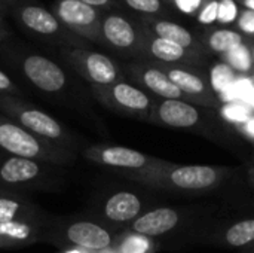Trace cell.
<instances>
[{"mask_svg": "<svg viewBox=\"0 0 254 253\" xmlns=\"http://www.w3.org/2000/svg\"><path fill=\"white\" fill-rule=\"evenodd\" d=\"M0 151L6 155L27 158L43 164L65 166L74 161L71 149L30 133L3 113H0Z\"/></svg>", "mask_w": 254, "mask_h": 253, "instance_id": "cell-1", "label": "cell"}, {"mask_svg": "<svg viewBox=\"0 0 254 253\" xmlns=\"http://www.w3.org/2000/svg\"><path fill=\"white\" fill-rule=\"evenodd\" d=\"M146 183L180 191H205L219 185L226 174L225 169L211 166H170L156 161L152 167L134 173Z\"/></svg>", "mask_w": 254, "mask_h": 253, "instance_id": "cell-2", "label": "cell"}, {"mask_svg": "<svg viewBox=\"0 0 254 253\" xmlns=\"http://www.w3.org/2000/svg\"><path fill=\"white\" fill-rule=\"evenodd\" d=\"M0 112L45 140L68 149L73 148V137L61 122L16 95L0 94Z\"/></svg>", "mask_w": 254, "mask_h": 253, "instance_id": "cell-3", "label": "cell"}, {"mask_svg": "<svg viewBox=\"0 0 254 253\" xmlns=\"http://www.w3.org/2000/svg\"><path fill=\"white\" fill-rule=\"evenodd\" d=\"M63 60L83 76L92 86H109L119 82L121 73L112 58L101 52L88 51L79 46L61 48Z\"/></svg>", "mask_w": 254, "mask_h": 253, "instance_id": "cell-4", "label": "cell"}, {"mask_svg": "<svg viewBox=\"0 0 254 253\" xmlns=\"http://www.w3.org/2000/svg\"><path fill=\"white\" fill-rule=\"evenodd\" d=\"M52 13L74 36L88 40H101V18L95 7L80 0H54Z\"/></svg>", "mask_w": 254, "mask_h": 253, "instance_id": "cell-5", "label": "cell"}, {"mask_svg": "<svg viewBox=\"0 0 254 253\" xmlns=\"http://www.w3.org/2000/svg\"><path fill=\"white\" fill-rule=\"evenodd\" d=\"M92 92L104 106L137 118L149 119L153 101L140 88L119 81L109 86H92Z\"/></svg>", "mask_w": 254, "mask_h": 253, "instance_id": "cell-6", "label": "cell"}, {"mask_svg": "<svg viewBox=\"0 0 254 253\" xmlns=\"http://www.w3.org/2000/svg\"><path fill=\"white\" fill-rule=\"evenodd\" d=\"M15 16L25 30L36 36L58 40V43H68V46H76V36L58 21L51 9L36 3H22L16 6Z\"/></svg>", "mask_w": 254, "mask_h": 253, "instance_id": "cell-7", "label": "cell"}, {"mask_svg": "<svg viewBox=\"0 0 254 253\" xmlns=\"http://www.w3.org/2000/svg\"><path fill=\"white\" fill-rule=\"evenodd\" d=\"M85 158L110 169L127 170V171H143L152 167L156 160L152 157L141 154L135 149H129L125 146L115 145H92L85 149Z\"/></svg>", "mask_w": 254, "mask_h": 253, "instance_id": "cell-8", "label": "cell"}, {"mask_svg": "<svg viewBox=\"0 0 254 253\" xmlns=\"http://www.w3.org/2000/svg\"><path fill=\"white\" fill-rule=\"evenodd\" d=\"M21 72L33 86L48 94L60 92L67 85V76L63 67L40 54L24 57L21 61Z\"/></svg>", "mask_w": 254, "mask_h": 253, "instance_id": "cell-9", "label": "cell"}, {"mask_svg": "<svg viewBox=\"0 0 254 253\" xmlns=\"http://www.w3.org/2000/svg\"><path fill=\"white\" fill-rule=\"evenodd\" d=\"M45 166L43 163L27 158L0 155V189L6 191L39 180L45 173Z\"/></svg>", "mask_w": 254, "mask_h": 253, "instance_id": "cell-10", "label": "cell"}, {"mask_svg": "<svg viewBox=\"0 0 254 253\" xmlns=\"http://www.w3.org/2000/svg\"><path fill=\"white\" fill-rule=\"evenodd\" d=\"M149 121L173 128H193L201 122V110L185 100L164 98L152 107Z\"/></svg>", "mask_w": 254, "mask_h": 253, "instance_id": "cell-11", "label": "cell"}, {"mask_svg": "<svg viewBox=\"0 0 254 253\" xmlns=\"http://www.w3.org/2000/svg\"><path fill=\"white\" fill-rule=\"evenodd\" d=\"M64 239L67 243L89 252H101L113 245V236L109 230L88 221L74 222L65 227Z\"/></svg>", "mask_w": 254, "mask_h": 253, "instance_id": "cell-12", "label": "cell"}, {"mask_svg": "<svg viewBox=\"0 0 254 253\" xmlns=\"http://www.w3.org/2000/svg\"><path fill=\"white\" fill-rule=\"evenodd\" d=\"M180 222V215L174 209L159 207L138 216L131 224V230L143 237H159L173 231Z\"/></svg>", "mask_w": 254, "mask_h": 253, "instance_id": "cell-13", "label": "cell"}, {"mask_svg": "<svg viewBox=\"0 0 254 253\" xmlns=\"http://www.w3.org/2000/svg\"><path fill=\"white\" fill-rule=\"evenodd\" d=\"M101 40L116 49H131L137 43V31L122 15H107L101 19Z\"/></svg>", "mask_w": 254, "mask_h": 253, "instance_id": "cell-14", "label": "cell"}, {"mask_svg": "<svg viewBox=\"0 0 254 253\" xmlns=\"http://www.w3.org/2000/svg\"><path fill=\"white\" fill-rule=\"evenodd\" d=\"M167 75L185 95H190V98H198L201 103L208 106L219 104V101L214 98L211 86L196 73L185 69H170Z\"/></svg>", "mask_w": 254, "mask_h": 253, "instance_id": "cell-15", "label": "cell"}, {"mask_svg": "<svg viewBox=\"0 0 254 253\" xmlns=\"http://www.w3.org/2000/svg\"><path fill=\"white\" fill-rule=\"evenodd\" d=\"M42 227L37 221L0 222V248H18L40 240Z\"/></svg>", "mask_w": 254, "mask_h": 253, "instance_id": "cell-16", "label": "cell"}, {"mask_svg": "<svg viewBox=\"0 0 254 253\" xmlns=\"http://www.w3.org/2000/svg\"><path fill=\"white\" fill-rule=\"evenodd\" d=\"M104 216L112 222H129L135 221L141 212L140 198L129 191H119L107 198L104 203Z\"/></svg>", "mask_w": 254, "mask_h": 253, "instance_id": "cell-17", "label": "cell"}, {"mask_svg": "<svg viewBox=\"0 0 254 253\" xmlns=\"http://www.w3.org/2000/svg\"><path fill=\"white\" fill-rule=\"evenodd\" d=\"M137 78L144 88H147L149 91H152L153 94L162 98L182 100L185 97V94L168 78V75L159 69H153V67L137 69Z\"/></svg>", "mask_w": 254, "mask_h": 253, "instance_id": "cell-18", "label": "cell"}, {"mask_svg": "<svg viewBox=\"0 0 254 253\" xmlns=\"http://www.w3.org/2000/svg\"><path fill=\"white\" fill-rule=\"evenodd\" d=\"M7 221H36L31 203L16 192L0 191V222Z\"/></svg>", "mask_w": 254, "mask_h": 253, "instance_id": "cell-19", "label": "cell"}, {"mask_svg": "<svg viewBox=\"0 0 254 253\" xmlns=\"http://www.w3.org/2000/svg\"><path fill=\"white\" fill-rule=\"evenodd\" d=\"M155 33H156V37L171 40L185 49L193 45V36L190 34V31L171 21H158L155 24Z\"/></svg>", "mask_w": 254, "mask_h": 253, "instance_id": "cell-20", "label": "cell"}, {"mask_svg": "<svg viewBox=\"0 0 254 253\" xmlns=\"http://www.w3.org/2000/svg\"><path fill=\"white\" fill-rule=\"evenodd\" d=\"M149 51L155 58H158L164 63H177V61L186 58L185 48H182L180 45H177L171 40L162 39V37L153 39L150 42Z\"/></svg>", "mask_w": 254, "mask_h": 253, "instance_id": "cell-21", "label": "cell"}, {"mask_svg": "<svg viewBox=\"0 0 254 253\" xmlns=\"http://www.w3.org/2000/svg\"><path fill=\"white\" fill-rule=\"evenodd\" d=\"M225 240L232 248H244L254 243V219H244L231 225L225 233Z\"/></svg>", "mask_w": 254, "mask_h": 253, "instance_id": "cell-22", "label": "cell"}, {"mask_svg": "<svg viewBox=\"0 0 254 253\" xmlns=\"http://www.w3.org/2000/svg\"><path fill=\"white\" fill-rule=\"evenodd\" d=\"M243 36L238 31L229 30V28H220L210 34L208 37V46L219 54H228L237 46L243 45Z\"/></svg>", "mask_w": 254, "mask_h": 253, "instance_id": "cell-23", "label": "cell"}, {"mask_svg": "<svg viewBox=\"0 0 254 253\" xmlns=\"http://www.w3.org/2000/svg\"><path fill=\"white\" fill-rule=\"evenodd\" d=\"M235 70L228 63H217L210 72V85L214 92H225L235 82Z\"/></svg>", "mask_w": 254, "mask_h": 253, "instance_id": "cell-24", "label": "cell"}, {"mask_svg": "<svg viewBox=\"0 0 254 253\" xmlns=\"http://www.w3.org/2000/svg\"><path fill=\"white\" fill-rule=\"evenodd\" d=\"M226 61L234 70L247 73L253 69L254 57L252 51L243 43V45L237 46L235 49H232L231 52L226 54Z\"/></svg>", "mask_w": 254, "mask_h": 253, "instance_id": "cell-25", "label": "cell"}, {"mask_svg": "<svg viewBox=\"0 0 254 253\" xmlns=\"http://www.w3.org/2000/svg\"><path fill=\"white\" fill-rule=\"evenodd\" d=\"M238 18V6L234 0H219V18L223 24L234 22Z\"/></svg>", "mask_w": 254, "mask_h": 253, "instance_id": "cell-26", "label": "cell"}, {"mask_svg": "<svg viewBox=\"0 0 254 253\" xmlns=\"http://www.w3.org/2000/svg\"><path fill=\"white\" fill-rule=\"evenodd\" d=\"M125 3L131 9L143 13H156L162 9L161 0H125Z\"/></svg>", "mask_w": 254, "mask_h": 253, "instance_id": "cell-27", "label": "cell"}, {"mask_svg": "<svg viewBox=\"0 0 254 253\" xmlns=\"http://www.w3.org/2000/svg\"><path fill=\"white\" fill-rule=\"evenodd\" d=\"M217 18H219V0H211L202 7L198 21L204 25H208L217 21Z\"/></svg>", "mask_w": 254, "mask_h": 253, "instance_id": "cell-28", "label": "cell"}, {"mask_svg": "<svg viewBox=\"0 0 254 253\" xmlns=\"http://www.w3.org/2000/svg\"><path fill=\"white\" fill-rule=\"evenodd\" d=\"M0 94H9V95H16V97H19L21 94L16 84L1 70H0Z\"/></svg>", "mask_w": 254, "mask_h": 253, "instance_id": "cell-29", "label": "cell"}, {"mask_svg": "<svg viewBox=\"0 0 254 253\" xmlns=\"http://www.w3.org/2000/svg\"><path fill=\"white\" fill-rule=\"evenodd\" d=\"M223 113L231 119V121H235V122H244V121H249V109L246 107H241V106H228L225 107Z\"/></svg>", "mask_w": 254, "mask_h": 253, "instance_id": "cell-30", "label": "cell"}, {"mask_svg": "<svg viewBox=\"0 0 254 253\" xmlns=\"http://www.w3.org/2000/svg\"><path fill=\"white\" fill-rule=\"evenodd\" d=\"M238 25L243 31L254 34V12L250 9H246L238 16Z\"/></svg>", "mask_w": 254, "mask_h": 253, "instance_id": "cell-31", "label": "cell"}, {"mask_svg": "<svg viewBox=\"0 0 254 253\" xmlns=\"http://www.w3.org/2000/svg\"><path fill=\"white\" fill-rule=\"evenodd\" d=\"M177 7L185 13H193L201 6L202 0H174Z\"/></svg>", "mask_w": 254, "mask_h": 253, "instance_id": "cell-32", "label": "cell"}, {"mask_svg": "<svg viewBox=\"0 0 254 253\" xmlns=\"http://www.w3.org/2000/svg\"><path fill=\"white\" fill-rule=\"evenodd\" d=\"M80 1H83V3H86V4H89V6H92V7H106V6H109L110 3H112V0H80Z\"/></svg>", "mask_w": 254, "mask_h": 253, "instance_id": "cell-33", "label": "cell"}, {"mask_svg": "<svg viewBox=\"0 0 254 253\" xmlns=\"http://www.w3.org/2000/svg\"><path fill=\"white\" fill-rule=\"evenodd\" d=\"M247 131L254 136V118L253 119H249V122H247Z\"/></svg>", "mask_w": 254, "mask_h": 253, "instance_id": "cell-34", "label": "cell"}, {"mask_svg": "<svg viewBox=\"0 0 254 253\" xmlns=\"http://www.w3.org/2000/svg\"><path fill=\"white\" fill-rule=\"evenodd\" d=\"M0 31H9L7 27H6V21L3 19L1 13H0Z\"/></svg>", "mask_w": 254, "mask_h": 253, "instance_id": "cell-35", "label": "cell"}, {"mask_svg": "<svg viewBox=\"0 0 254 253\" xmlns=\"http://www.w3.org/2000/svg\"><path fill=\"white\" fill-rule=\"evenodd\" d=\"M243 1H244V4H246L247 9H250V10L254 12V0H243Z\"/></svg>", "mask_w": 254, "mask_h": 253, "instance_id": "cell-36", "label": "cell"}, {"mask_svg": "<svg viewBox=\"0 0 254 253\" xmlns=\"http://www.w3.org/2000/svg\"><path fill=\"white\" fill-rule=\"evenodd\" d=\"M9 34H10V31H0V42L4 40V39H7Z\"/></svg>", "mask_w": 254, "mask_h": 253, "instance_id": "cell-37", "label": "cell"}, {"mask_svg": "<svg viewBox=\"0 0 254 253\" xmlns=\"http://www.w3.org/2000/svg\"><path fill=\"white\" fill-rule=\"evenodd\" d=\"M249 174H250V179H252V183L254 185V169H250V171H249Z\"/></svg>", "mask_w": 254, "mask_h": 253, "instance_id": "cell-38", "label": "cell"}, {"mask_svg": "<svg viewBox=\"0 0 254 253\" xmlns=\"http://www.w3.org/2000/svg\"><path fill=\"white\" fill-rule=\"evenodd\" d=\"M0 1H10V0H0Z\"/></svg>", "mask_w": 254, "mask_h": 253, "instance_id": "cell-39", "label": "cell"}, {"mask_svg": "<svg viewBox=\"0 0 254 253\" xmlns=\"http://www.w3.org/2000/svg\"><path fill=\"white\" fill-rule=\"evenodd\" d=\"M0 191H1V189H0Z\"/></svg>", "mask_w": 254, "mask_h": 253, "instance_id": "cell-40", "label": "cell"}]
</instances>
